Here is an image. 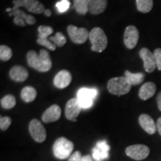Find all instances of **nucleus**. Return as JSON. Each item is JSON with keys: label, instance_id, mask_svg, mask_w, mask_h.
Returning <instances> with one entry per match:
<instances>
[{"label": "nucleus", "instance_id": "obj_1", "mask_svg": "<svg viewBox=\"0 0 161 161\" xmlns=\"http://www.w3.org/2000/svg\"><path fill=\"white\" fill-rule=\"evenodd\" d=\"M27 62L30 67L33 68L39 72H45L51 69L52 63L49 52L45 49H41L40 54L35 51H29L27 54Z\"/></svg>", "mask_w": 161, "mask_h": 161}, {"label": "nucleus", "instance_id": "obj_2", "mask_svg": "<svg viewBox=\"0 0 161 161\" xmlns=\"http://www.w3.org/2000/svg\"><path fill=\"white\" fill-rule=\"evenodd\" d=\"M74 144L72 141L65 137H60L54 142L52 151L56 158L59 160H64L69 158L73 151Z\"/></svg>", "mask_w": 161, "mask_h": 161}, {"label": "nucleus", "instance_id": "obj_3", "mask_svg": "<svg viewBox=\"0 0 161 161\" xmlns=\"http://www.w3.org/2000/svg\"><path fill=\"white\" fill-rule=\"evenodd\" d=\"M89 39L92 44L91 50L96 52H102L108 46V37L104 31L99 27H96L91 30Z\"/></svg>", "mask_w": 161, "mask_h": 161}, {"label": "nucleus", "instance_id": "obj_4", "mask_svg": "<svg viewBox=\"0 0 161 161\" xmlns=\"http://www.w3.org/2000/svg\"><path fill=\"white\" fill-rule=\"evenodd\" d=\"M131 84L126 79L125 76L113 78L108 80V90L110 93L116 96L125 95L130 90Z\"/></svg>", "mask_w": 161, "mask_h": 161}, {"label": "nucleus", "instance_id": "obj_5", "mask_svg": "<svg viewBox=\"0 0 161 161\" xmlns=\"http://www.w3.org/2000/svg\"><path fill=\"white\" fill-rule=\"evenodd\" d=\"M98 94L97 90L82 88L78 90L77 98L82 108L87 109L93 104L94 99Z\"/></svg>", "mask_w": 161, "mask_h": 161}, {"label": "nucleus", "instance_id": "obj_6", "mask_svg": "<svg viewBox=\"0 0 161 161\" xmlns=\"http://www.w3.org/2000/svg\"><path fill=\"white\" fill-rule=\"evenodd\" d=\"M14 8H19L21 7L25 8L29 12L34 14L44 13L45 6L37 0H14Z\"/></svg>", "mask_w": 161, "mask_h": 161}, {"label": "nucleus", "instance_id": "obj_7", "mask_svg": "<svg viewBox=\"0 0 161 161\" xmlns=\"http://www.w3.org/2000/svg\"><path fill=\"white\" fill-rule=\"evenodd\" d=\"M125 153L128 157L136 160H141L146 159L149 155L150 150L148 146L145 145H133L127 147Z\"/></svg>", "mask_w": 161, "mask_h": 161}, {"label": "nucleus", "instance_id": "obj_8", "mask_svg": "<svg viewBox=\"0 0 161 161\" xmlns=\"http://www.w3.org/2000/svg\"><path fill=\"white\" fill-rule=\"evenodd\" d=\"M29 130L32 138L37 142H43L46 139V130L39 120L32 119L29 123Z\"/></svg>", "mask_w": 161, "mask_h": 161}, {"label": "nucleus", "instance_id": "obj_9", "mask_svg": "<svg viewBox=\"0 0 161 161\" xmlns=\"http://www.w3.org/2000/svg\"><path fill=\"white\" fill-rule=\"evenodd\" d=\"M67 31L72 41L77 44L85 43L90 35L87 30L84 28H77L72 25L68 26Z\"/></svg>", "mask_w": 161, "mask_h": 161}, {"label": "nucleus", "instance_id": "obj_10", "mask_svg": "<svg viewBox=\"0 0 161 161\" xmlns=\"http://www.w3.org/2000/svg\"><path fill=\"white\" fill-rule=\"evenodd\" d=\"M139 40V31L135 26L129 25L124 34V43L128 49H132L136 46Z\"/></svg>", "mask_w": 161, "mask_h": 161}, {"label": "nucleus", "instance_id": "obj_11", "mask_svg": "<svg viewBox=\"0 0 161 161\" xmlns=\"http://www.w3.org/2000/svg\"><path fill=\"white\" fill-rule=\"evenodd\" d=\"M81 108L77 98H71L66 104L65 115L66 119L71 121H77L76 118L79 115Z\"/></svg>", "mask_w": 161, "mask_h": 161}, {"label": "nucleus", "instance_id": "obj_12", "mask_svg": "<svg viewBox=\"0 0 161 161\" xmlns=\"http://www.w3.org/2000/svg\"><path fill=\"white\" fill-rule=\"evenodd\" d=\"M140 56L144 62V68L147 72H153L155 70L156 61L154 53L147 48H142L140 51Z\"/></svg>", "mask_w": 161, "mask_h": 161}, {"label": "nucleus", "instance_id": "obj_13", "mask_svg": "<svg viewBox=\"0 0 161 161\" xmlns=\"http://www.w3.org/2000/svg\"><path fill=\"white\" fill-rule=\"evenodd\" d=\"M110 148L109 145L107 143L105 140L99 141L92 149V158L96 161L105 160L109 156Z\"/></svg>", "mask_w": 161, "mask_h": 161}, {"label": "nucleus", "instance_id": "obj_14", "mask_svg": "<svg viewBox=\"0 0 161 161\" xmlns=\"http://www.w3.org/2000/svg\"><path fill=\"white\" fill-rule=\"evenodd\" d=\"M61 116V109L57 104H53L46 110L42 115V120L46 123L56 122Z\"/></svg>", "mask_w": 161, "mask_h": 161}, {"label": "nucleus", "instance_id": "obj_15", "mask_svg": "<svg viewBox=\"0 0 161 161\" xmlns=\"http://www.w3.org/2000/svg\"><path fill=\"white\" fill-rule=\"evenodd\" d=\"M72 75L67 70H61L55 75L54 79V84L59 89H64L71 83Z\"/></svg>", "mask_w": 161, "mask_h": 161}, {"label": "nucleus", "instance_id": "obj_16", "mask_svg": "<svg viewBox=\"0 0 161 161\" xmlns=\"http://www.w3.org/2000/svg\"><path fill=\"white\" fill-rule=\"evenodd\" d=\"M10 78L14 81L23 82L29 77V72L25 67L22 66H14L9 72Z\"/></svg>", "mask_w": 161, "mask_h": 161}, {"label": "nucleus", "instance_id": "obj_17", "mask_svg": "<svg viewBox=\"0 0 161 161\" xmlns=\"http://www.w3.org/2000/svg\"><path fill=\"white\" fill-rule=\"evenodd\" d=\"M139 123L144 130L149 134H154L157 130V125L150 116L142 114L139 117Z\"/></svg>", "mask_w": 161, "mask_h": 161}, {"label": "nucleus", "instance_id": "obj_18", "mask_svg": "<svg viewBox=\"0 0 161 161\" xmlns=\"http://www.w3.org/2000/svg\"><path fill=\"white\" fill-rule=\"evenodd\" d=\"M156 92V85L152 82H147L141 86L139 91V97L142 100H147L152 98Z\"/></svg>", "mask_w": 161, "mask_h": 161}, {"label": "nucleus", "instance_id": "obj_19", "mask_svg": "<svg viewBox=\"0 0 161 161\" xmlns=\"http://www.w3.org/2000/svg\"><path fill=\"white\" fill-rule=\"evenodd\" d=\"M88 2H89V11L94 15L103 13L108 5L107 0H88Z\"/></svg>", "mask_w": 161, "mask_h": 161}, {"label": "nucleus", "instance_id": "obj_20", "mask_svg": "<svg viewBox=\"0 0 161 161\" xmlns=\"http://www.w3.org/2000/svg\"><path fill=\"white\" fill-rule=\"evenodd\" d=\"M20 17L22 19H23L25 21V23L28 25H34L36 23V19L33 16L27 14L24 12L23 10H20L19 8H12L11 13L9 14V17Z\"/></svg>", "mask_w": 161, "mask_h": 161}, {"label": "nucleus", "instance_id": "obj_21", "mask_svg": "<svg viewBox=\"0 0 161 161\" xmlns=\"http://www.w3.org/2000/svg\"><path fill=\"white\" fill-rule=\"evenodd\" d=\"M125 77L126 78V79L128 80V82L132 85H137L140 84L143 81L145 78V75L143 73H141V72H138V73H132L126 70L125 72Z\"/></svg>", "mask_w": 161, "mask_h": 161}, {"label": "nucleus", "instance_id": "obj_22", "mask_svg": "<svg viewBox=\"0 0 161 161\" xmlns=\"http://www.w3.org/2000/svg\"><path fill=\"white\" fill-rule=\"evenodd\" d=\"M37 96V90L32 86H25L21 91V98L24 102H31L35 99Z\"/></svg>", "mask_w": 161, "mask_h": 161}, {"label": "nucleus", "instance_id": "obj_23", "mask_svg": "<svg viewBox=\"0 0 161 161\" xmlns=\"http://www.w3.org/2000/svg\"><path fill=\"white\" fill-rule=\"evenodd\" d=\"M74 8L78 14L85 15L89 11V2L88 0H74Z\"/></svg>", "mask_w": 161, "mask_h": 161}, {"label": "nucleus", "instance_id": "obj_24", "mask_svg": "<svg viewBox=\"0 0 161 161\" xmlns=\"http://www.w3.org/2000/svg\"><path fill=\"white\" fill-rule=\"evenodd\" d=\"M136 8L142 13H148L153 8V0H136Z\"/></svg>", "mask_w": 161, "mask_h": 161}, {"label": "nucleus", "instance_id": "obj_25", "mask_svg": "<svg viewBox=\"0 0 161 161\" xmlns=\"http://www.w3.org/2000/svg\"><path fill=\"white\" fill-rule=\"evenodd\" d=\"M1 105L5 109H11L16 105V98L13 95H7L1 99Z\"/></svg>", "mask_w": 161, "mask_h": 161}, {"label": "nucleus", "instance_id": "obj_26", "mask_svg": "<svg viewBox=\"0 0 161 161\" xmlns=\"http://www.w3.org/2000/svg\"><path fill=\"white\" fill-rule=\"evenodd\" d=\"M49 40L53 43L56 46L58 47H62L65 45L66 43V38L65 37L61 32H57L55 36L53 37H50Z\"/></svg>", "mask_w": 161, "mask_h": 161}, {"label": "nucleus", "instance_id": "obj_27", "mask_svg": "<svg viewBox=\"0 0 161 161\" xmlns=\"http://www.w3.org/2000/svg\"><path fill=\"white\" fill-rule=\"evenodd\" d=\"M13 55V52L11 48L8 46L2 45L0 46V59L3 61H7L10 60Z\"/></svg>", "mask_w": 161, "mask_h": 161}, {"label": "nucleus", "instance_id": "obj_28", "mask_svg": "<svg viewBox=\"0 0 161 161\" xmlns=\"http://www.w3.org/2000/svg\"><path fill=\"white\" fill-rule=\"evenodd\" d=\"M53 33L51 26L40 25L38 27V38H48Z\"/></svg>", "mask_w": 161, "mask_h": 161}, {"label": "nucleus", "instance_id": "obj_29", "mask_svg": "<svg viewBox=\"0 0 161 161\" xmlns=\"http://www.w3.org/2000/svg\"><path fill=\"white\" fill-rule=\"evenodd\" d=\"M37 42L38 44L45 46L51 51H55L56 49V46L49 40V38H38Z\"/></svg>", "mask_w": 161, "mask_h": 161}, {"label": "nucleus", "instance_id": "obj_30", "mask_svg": "<svg viewBox=\"0 0 161 161\" xmlns=\"http://www.w3.org/2000/svg\"><path fill=\"white\" fill-rule=\"evenodd\" d=\"M70 3L69 0H61L56 3V8L59 13H64L69 9Z\"/></svg>", "mask_w": 161, "mask_h": 161}, {"label": "nucleus", "instance_id": "obj_31", "mask_svg": "<svg viewBox=\"0 0 161 161\" xmlns=\"http://www.w3.org/2000/svg\"><path fill=\"white\" fill-rule=\"evenodd\" d=\"M11 124V119L8 116L0 118V128L2 130H6Z\"/></svg>", "mask_w": 161, "mask_h": 161}, {"label": "nucleus", "instance_id": "obj_32", "mask_svg": "<svg viewBox=\"0 0 161 161\" xmlns=\"http://www.w3.org/2000/svg\"><path fill=\"white\" fill-rule=\"evenodd\" d=\"M156 66L159 70H161V49H157L154 52Z\"/></svg>", "mask_w": 161, "mask_h": 161}, {"label": "nucleus", "instance_id": "obj_33", "mask_svg": "<svg viewBox=\"0 0 161 161\" xmlns=\"http://www.w3.org/2000/svg\"><path fill=\"white\" fill-rule=\"evenodd\" d=\"M81 153L77 151V152H75L73 154H71V156L68 158L67 161H80L81 160Z\"/></svg>", "mask_w": 161, "mask_h": 161}, {"label": "nucleus", "instance_id": "obj_34", "mask_svg": "<svg viewBox=\"0 0 161 161\" xmlns=\"http://www.w3.org/2000/svg\"><path fill=\"white\" fill-rule=\"evenodd\" d=\"M14 23L16 25L18 26H21V27H24V26L26 25L25 21L23 19H22L20 17H14Z\"/></svg>", "mask_w": 161, "mask_h": 161}, {"label": "nucleus", "instance_id": "obj_35", "mask_svg": "<svg viewBox=\"0 0 161 161\" xmlns=\"http://www.w3.org/2000/svg\"><path fill=\"white\" fill-rule=\"evenodd\" d=\"M156 125H157V130H158L159 134H160V136H161V117L158 119Z\"/></svg>", "mask_w": 161, "mask_h": 161}, {"label": "nucleus", "instance_id": "obj_36", "mask_svg": "<svg viewBox=\"0 0 161 161\" xmlns=\"http://www.w3.org/2000/svg\"><path fill=\"white\" fill-rule=\"evenodd\" d=\"M157 102H158V106L159 110L161 111V92L158 94V97H157Z\"/></svg>", "mask_w": 161, "mask_h": 161}, {"label": "nucleus", "instance_id": "obj_37", "mask_svg": "<svg viewBox=\"0 0 161 161\" xmlns=\"http://www.w3.org/2000/svg\"><path fill=\"white\" fill-rule=\"evenodd\" d=\"M80 161H93V160H92V157L90 155H85V156H82L81 160Z\"/></svg>", "mask_w": 161, "mask_h": 161}, {"label": "nucleus", "instance_id": "obj_38", "mask_svg": "<svg viewBox=\"0 0 161 161\" xmlns=\"http://www.w3.org/2000/svg\"><path fill=\"white\" fill-rule=\"evenodd\" d=\"M43 14L46 16V17H50V16L52 15V12L49 9H46Z\"/></svg>", "mask_w": 161, "mask_h": 161}, {"label": "nucleus", "instance_id": "obj_39", "mask_svg": "<svg viewBox=\"0 0 161 161\" xmlns=\"http://www.w3.org/2000/svg\"><path fill=\"white\" fill-rule=\"evenodd\" d=\"M6 11H7V12H11V13L12 8H7V9H6Z\"/></svg>", "mask_w": 161, "mask_h": 161}]
</instances>
